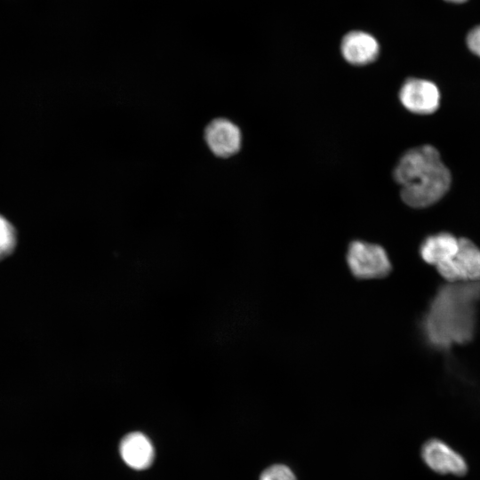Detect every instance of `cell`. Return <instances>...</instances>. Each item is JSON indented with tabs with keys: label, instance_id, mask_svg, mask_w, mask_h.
I'll return each mask as SVG.
<instances>
[{
	"label": "cell",
	"instance_id": "cell-1",
	"mask_svg": "<svg viewBox=\"0 0 480 480\" xmlns=\"http://www.w3.org/2000/svg\"><path fill=\"white\" fill-rule=\"evenodd\" d=\"M404 204L425 208L438 202L449 190L452 175L439 151L431 145L407 150L393 171Z\"/></svg>",
	"mask_w": 480,
	"mask_h": 480
},
{
	"label": "cell",
	"instance_id": "cell-2",
	"mask_svg": "<svg viewBox=\"0 0 480 480\" xmlns=\"http://www.w3.org/2000/svg\"><path fill=\"white\" fill-rule=\"evenodd\" d=\"M479 292L480 285L475 282L439 290L423 321L424 332L432 345L447 348L471 338L474 330L473 303Z\"/></svg>",
	"mask_w": 480,
	"mask_h": 480
},
{
	"label": "cell",
	"instance_id": "cell-3",
	"mask_svg": "<svg viewBox=\"0 0 480 480\" xmlns=\"http://www.w3.org/2000/svg\"><path fill=\"white\" fill-rule=\"evenodd\" d=\"M347 261L351 273L360 279L382 278L391 270L386 251L380 245L364 241L349 244Z\"/></svg>",
	"mask_w": 480,
	"mask_h": 480
},
{
	"label": "cell",
	"instance_id": "cell-4",
	"mask_svg": "<svg viewBox=\"0 0 480 480\" xmlns=\"http://www.w3.org/2000/svg\"><path fill=\"white\" fill-rule=\"evenodd\" d=\"M438 273L449 282L480 280V250L467 238L459 239V249L449 261L436 267Z\"/></svg>",
	"mask_w": 480,
	"mask_h": 480
},
{
	"label": "cell",
	"instance_id": "cell-5",
	"mask_svg": "<svg viewBox=\"0 0 480 480\" xmlns=\"http://www.w3.org/2000/svg\"><path fill=\"white\" fill-rule=\"evenodd\" d=\"M398 96L407 110L418 115L436 111L441 99L439 89L433 82L412 77L404 81Z\"/></svg>",
	"mask_w": 480,
	"mask_h": 480
},
{
	"label": "cell",
	"instance_id": "cell-6",
	"mask_svg": "<svg viewBox=\"0 0 480 480\" xmlns=\"http://www.w3.org/2000/svg\"><path fill=\"white\" fill-rule=\"evenodd\" d=\"M423 462L434 472L463 476L468 466L461 455L437 438L426 441L420 449Z\"/></svg>",
	"mask_w": 480,
	"mask_h": 480
},
{
	"label": "cell",
	"instance_id": "cell-7",
	"mask_svg": "<svg viewBox=\"0 0 480 480\" xmlns=\"http://www.w3.org/2000/svg\"><path fill=\"white\" fill-rule=\"evenodd\" d=\"M204 139L211 151L224 158L237 153L242 144L240 129L226 118L212 120L205 128Z\"/></svg>",
	"mask_w": 480,
	"mask_h": 480
},
{
	"label": "cell",
	"instance_id": "cell-8",
	"mask_svg": "<svg viewBox=\"0 0 480 480\" xmlns=\"http://www.w3.org/2000/svg\"><path fill=\"white\" fill-rule=\"evenodd\" d=\"M340 51L344 60L348 63L355 66H364L377 59L380 45L371 34L355 30L343 36Z\"/></svg>",
	"mask_w": 480,
	"mask_h": 480
},
{
	"label": "cell",
	"instance_id": "cell-9",
	"mask_svg": "<svg viewBox=\"0 0 480 480\" xmlns=\"http://www.w3.org/2000/svg\"><path fill=\"white\" fill-rule=\"evenodd\" d=\"M119 453L124 462L135 470L149 468L155 459L152 442L146 435L138 431L131 432L122 438Z\"/></svg>",
	"mask_w": 480,
	"mask_h": 480
},
{
	"label": "cell",
	"instance_id": "cell-10",
	"mask_svg": "<svg viewBox=\"0 0 480 480\" xmlns=\"http://www.w3.org/2000/svg\"><path fill=\"white\" fill-rule=\"evenodd\" d=\"M459 249V239L442 232L428 236L421 244L420 253L424 261L435 267L451 260Z\"/></svg>",
	"mask_w": 480,
	"mask_h": 480
},
{
	"label": "cell",
	"instance_id": "cell-11",
	"mask_svg": "<svg viewBox=\"0 0 480 480\" xmlns=\"http://www.w3.org/2000/svg\"><path fill=\"white\" fill-rule=\"evenodd\" d=\"M16 244V234L12 225L0 215V260L11 253Z\"/></svg>",
	"mask_w": 480,
	"mask_h": 480
},
{
	"label": "cell",
	"instance_id": "cell-12",
	"mask_svg": "<svg viewBox=\"0 0 480 480\" xmlns=\"http://www.w3.org/2000/svg\"><path fill=\"white\" fill-rule=\"evenodd\" d=\"M259 480H298L291 467L284 463H276L266 468Z\"/></svg>",
	"mask_w": 480,
	"mask_h": 480
},
{
	"label": "cell",
	"instance_id": "cell-13",
	"mask_svg": "<svg viewBox=\"0 0 480 480\" xmlns=\"http://www.w3.org/2000/svg\"><path fill=\"white\" fill-rule=\"evenodd\" d=\"M467 45L472 53L480 57V26L476 27L468 33Z\"/></svg>",
	"mask_w": 480,
	"mask_h": 480
},
{
	"label": "cell",
	"instance_id": "cell-14",
	"mask_svg": "<svg viewBox=\"0 0 480 480\" xmlns=\"http://www.w3.org/2000/svg\"><path fill=\"white\" fill-rule=\"evenodd\" d=\"M445 1L452 2V3H463V2H465L466 0H445Z\"/></svg>",
	"mask_w": 480,
	"mask_h": 480
}]
</instances>
